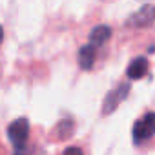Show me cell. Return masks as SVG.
Wrapping results in <instances>:
<instances>
[{"label":"cell","instance_id":"cell-3","mask_svg":"<svg viewBox=\"0 0 155 155\" xmlns=\"http://www.w3.org/2000/svg\"><path fill=\"white\" fill-rule=\"evenodd\" d=\"M128 91H130V86H128V84H120V86H117L115 90H111V91L106 95V99H104L102 113H104V115L113 113V111L119 108V104L124 101V97L128 95Z\"/></svg>","mask_w":155,"mask_h":155},{"label":"cell","instance_id":"cell-9","mask_svg":"<svg viewBox=\"0 0 155 155\" xmlns=\"http://www.w3.org/2000/svg\"><path fill=\"white\" fill-rule=\"evenodd\" d=\"M2 38H4V29H2V26H0V42H2Z\"/></svg>","mask_w":155,"mask_h":155},{"label":"cell","instance_id":"cell-2","mask_svg":"<svg viewBox=\"0 0 155 155\" xmlns=\"http://www.w3.org/2000/svg\"><path fill=\"white\" fill-rule=\"evenodd\" d=\"M155 133V111L146 113L140 120L133 124V140L135 142H144Z\"/></svg>","mask_w":155,"mask_h":155},{"label":"cell","instance_id":"cell-4","mask_svg":"<svg viewBox=\"0 0 155 155\" xmlns=\"http://www.w3.org/2000/svg\"><path fill=\"white\" fill-rule=\"evenodd\" d=\"M153 20H155V6L146 4V6H142L139 11H135V13L128 18L126 24H128L130 28H146V26L153 24Z\"/></svg>","mask_w":155,"mask_h":155},{"label":"cell","instance_id":"cell-8","mask_svg":"<svg viewBox=\"0 0 155 155\" xmlns=\"http://www.w3.org/2000/svg\"><path fill=\"white\" fill-rule=\"evenodd\" d=\"M64 155H84V153H82V150H81V148H77V146H69V148H66Z\"/></svg>","mask_w":155,"mask_h":155},{"label":"cell","instance_id":"cell-7","mask_svg":"<svg viewBox=\"0 0 155 155\" xmlns=\"http://www.w3.org/2000/svg\"><path fill=\"white\" fill-rule=\"evenodd\" d=\"M93 62H95V48L86 44L81 48L79 51V64L82 69H91L93 68Z\"/></svg>","mask_w":155,"mask_h":155},{"label":"cell","instance_id":"cell-5","mask_svg":"<svg viewBox=\"0 0 155 155\" xmlns=\"http://www.w3.org/2000/svg\"><path fill=\"white\" fill-rule=\"evenodd\" d=\"M146 73H148V60H146L144 57L135 58V60L128 66V77H130V79H133V81L142 79Z\"/></svg>","mask_w":155,"mask_h":155},{"label":"cell","instance_id":"cell-6","mask_svg":"<svg viewBox=\"0 0 155 155\" xmlns=\"http://www.w3.org/2000/svg\"><path fill=\"white\" fill-rule=\"evenodd\" d=\"M111 37V29H110V26H97V28H93L91 29V33H90V46H102L108 38Z\"/></svg>","mask_w":155,"mask_h":155},{"label":"cell","instance_id":"cell-1","mask_svg":"<svg viewBox=\"0 0 155 155\" xmlns=\"http://www.w3.org/2000/svg\"><path fill=\"white\" fill-rule=\"evenodd\" d=\"M8 137H9V140L20 150V148H24L26 146V140H28V137H29V120L28 119H17V120H13L11 124H9V128H8Z\"/></svg>","mask_w":155,"mask_h":155}]
</instances>
